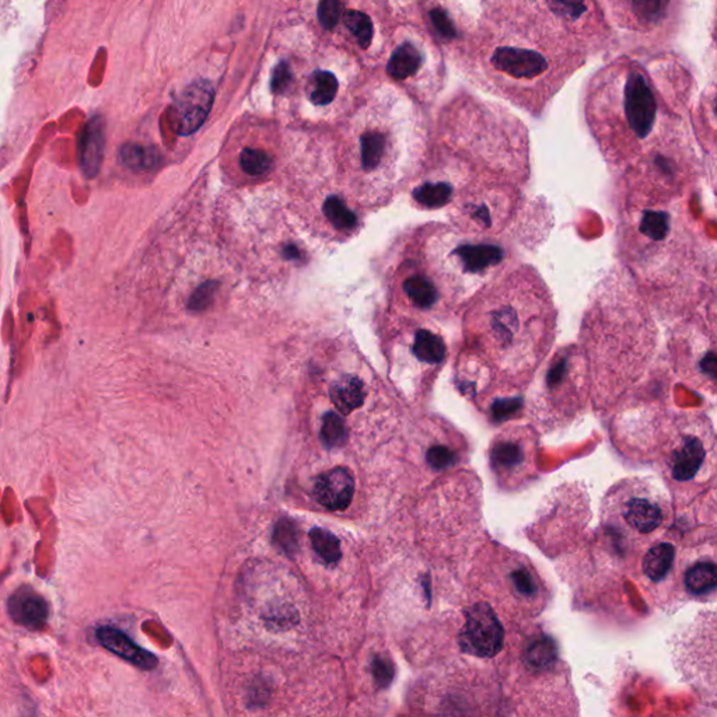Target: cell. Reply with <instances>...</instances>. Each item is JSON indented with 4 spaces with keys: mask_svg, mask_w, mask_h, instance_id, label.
I'll use <instances>...</instances> for the list:
<instances>
[{
    "mask_svg": "<svg viewBox=\"0 0 717 717\" xmlns=\"http://www.w3.org/2000/svg\"><path fill=\"white\" fill-rule=\"evenodd\" d=\"M694 78L673 55H622L593 76L584 115L611 166L627 169L657 144L689 132Z\"/></svg>",
    "mask_w": 717,
    "mask_h": 717,
    "instance_id": "3957f363",
    "label": "cell"
},
{
    "mask_svg": "<svg viewBox=\"0 0 717 717\" xmlns=\"http://www.w3.org/2000/svg\"><path fill=\"white\" fill-rule=\"evenodd\" d=\"M310 538L313 548L326 564H338L342 557L341 544L334 534L326 529H313L310 531Z\"/></svg>",
    "mask_w": 717,
    "mask_h": 717,
    "instance_id": "d4e9b609",
    "label": "cell"
},
{
    "mask_svg": "<svg viewBox=\"0 0 717 717\" xmlns=\"http://www.w3.org/2000/svg\"><path fill=\"white\" fill-rule=\"evenodd\" d=\"M427 461L432 470L445 471L455 467L460 461V455L458 451L451 448L450 446L435 445L427 450Z\"/></svg>",
    "mask_w": 717,
    "mask_h": 717,
    "instance_id": "836d02e7",
    "label": "cell"
},
{
    "mask_svg": "<svg viewBox=\"0 0 717 717\" xmlns=\"http://www.w3.org/2000/svg\"><path fill=\"white\" fill-rule=\"evenodd\" d=\"M521 189L498 185L458 195L450 204L455 229L473 237H496L516 216L523 197Z\"/></svg>",
    "mask_w": 717,
    "mask_h": 717,
    "instance_id": "8992f818",
    "label": "cell"
},
{
    "mask_svg": "<svg viewBox=\"0 0 717 717\" xmlns=\"http://www.w3.org/2000/svg\"><path fill=\"white\" fill-rule=\"evenodd\" d=\"M457 52L475 85L541 115L567 80L607 47L602 0H481Z\"/></svg>",
    "mask_w": 717,
    "mask_h": 717,
    "instance_id": "6da1fadb",
    "label": "cell"
},
{
    "mask_svg": "<svg viewBox=\"0 0 717 717\" xmlns=\"http://www.w3.org/2000/svg\"><path fill=\"white\" fill-rule=\"evenodd\" d=\"M402 290L409 303L420 311H443L451 314L439 289L427 273L417 272L405 278Z\"/></svg>",
    "mask_w": 717,
    "mask_h": 717,
    "instance_id": "ac0fdd59",
    "label": "cell"
},
{
    "mask_svg": "<svg viewBox=\"0 0 717 717\" xmlns=\"http://www.w3.org/2000/svg\"><path fill=\"white\" fill-rule=\"evenodd\" d=\"M341 16L342 5L339 0H321L318 5V20L324 29H334L341 20Z\"/></svg>",
    "mask_w": 717,
    "mask_h": 717,
    "instance_id": "d590c367",
    "label": "cell"
},
{
    "mask_svg": "<svg viewBox=\"0 0 717 717\" xmlns=\"http://www.w3.org/2000/svg\"><path fill=\"white\" fill-rule=\"evenodd\" d=\"M324 215L338 230H352L356 227V215L346 207L341 198L331 197L324 204Z\"/></svg>",
    "mask_w": 717,
    "mask_h": 717,
    "instance_id": "83f0119b",
    "label": "cell"
},
{
    "mask_svg": "<svg viewBox=\"0 0 717 717\" xmlns=\"http://www.w3.org/2000/svg\"><path fill=\"white\" fill-rule=\"evenodd\" d=\"M240 166L243 171L250 176H263L267 174L273 166L272 157L267 152L258 151V149H244L240 156Z\"/></svg>",
    "mask_w": 717,
    "mask_h": 717,
    "instance_id": "4dcf8cb0",
    "label": "cell"
},
{
    "mask_svg": "<svg viewBox=\"0 0 717 717\" xmlns=\"http://www.w3.org/2000/svg\"><path fill=\"white\" fill-rule=\"evenodd\" d=\"M348 433L345 427L344 420L339 415L334 412L326 414L323 419V427H321V440L326 447H341L346 442Z\"/></svg>",
    "mask_w": 717,
    "mask_h": 717,
    "instance_id": "1f68e13d",
    "label": "cell"
},
{
    "mask_svg": "<svg viewBox=\"0 0 717 717\" xmlns=\"http://www.w3.org/2000/svg\"><path fill=\"white\" fill-rule=\"evenodd\" d=\"M14 10L12 7V0H0V34H5L13 23Z\"/></svg>",
    "mask_w": 717,
    "mask_h": 717,
    "instance_id": "ab89813d",
    "label": "cell"
},
{
    "mask_svg": "<svg viewBox=\"0 0 717 717\" xmlns=\"http://www.w3.org/2000/svg\"><path fill=\"white\" fill-rule=\"evenodd\" d=\"M329 395H331V401L338 408L339 412L349 415L352 410L363 405V382L354 376L339 377L338 380L332 382Z\"/></svg>",
    "mask_w": 717,
    "mask_h": 717,
    "instance_id": "ffe728a7",
    "label": "cell"
},
{
    "mask_svg": "<svg viewBox=\"0 0 717 717\" xmlns=\"http://www.w3.org/2000/svg\"><path fill=\"white\" fill-rule=\"evenodd\" d=\"M450 172L414 189L420 207L450 205L471 189L513 185L523 188L529 177V132L520 119L499 104L460 93L446 115Z\"/></svg>",
    "mask_w": 717,
    "mask_h": 717,
    "instance_id": "277c9868",
    "label": "cell"
},
{
    "mask_svg": "<svg viewBox=\"0 0 717 717\" xmlns=\"http://www.w3.org/2000/svg\"><path fill=\"white\" fill-rule=\"evenodd\" d=\"M582 342L599 395L620 394L652 363L656 326L628 276H608L597 289L584 317Z\"/></svg>",
    "mask_w": 717,
    "mask_h": 717,
    "instance_id": "5b68a950",
    "label": "cell"
},
{
    "mask_svg": "<svg viewBox=\"0 0 717 717\" xmlns=\"http://www.w3.org/2000/svg\"><path fill=\"white\" fill-rule=\"evenodd\" d=\"M425 63L420 48L412 42H404L392 52L387 65V72L395 80H407L415 78Z\"/></svg>",
    "mask_w": 717,
    "mask_h": 717,
    "instance_id": "d6986e66",
    "label": "cell"
},
{
    "mask_svg": "<svg viewBox=\"0 0 717 717\" xmlns=\"http://www.w3.org/2000/svg\"><path fill=\"white\" fill-rule=\"evenodd\" d=\"M96 636H97L101 646L118 657L133 664L136 667L142 668V670H152L156 667V656L136 645L128 635L121 630L111 627L98 628Z\"/></svg>",
    "mask_w": 717,
    "mask_h": 717,
    "instance_id": "2e32d148",
    "label": "cell"
},
{
    "mask_svg": "<svg viewBox=\"0 0 717 717\" xmlns=\"http://www.w3.org/2000/svg\"><path fill=\"white\" fill-rule=\"evenodd\" d=\"M610 23L640 35H660L673 29L681 0H602Z\"/></svg>",
    "mask_w": 717,
    "mask_h": 717,
    "instance_id": "9c48e42d",
    "label": "cell"
},
{
    "mask_svg": "<svg viewBox=\"0 0 717 717\" xmlns=\"http://www.w3.org/2000/svg\"><path fill=\"white\" fill-rule=\"evenodd\" d=\"M589 382V366L582 348L567 345L557 349L542 374L536 407L561 417L574 414L586 400Z\"/></svg>",
    "mask_w": 717,
    "mask_h": 717,
    "instance_id": "52a82bcc",
    "label": "cell"
},
{
    "mask_svg": "<svg viewBox=\"0 0 717 717\" xmlns=\"http://www.w3.org/2000/svg\"><path fill=\"white\" fill-rule=\"evenodd\" d=\"M285 255L286 258H293V260H298L299 255L300 254H299L298 248L293 247V245H289V247L285 248Z\"/></svg>",
    "mask_w": 717,
    "mask_h": 717,
    "instance_id": "60d3db41",
    "label": "cell"
},
{
    "mask_svg": "<svg viewBox=\"0 0 717 717\" xmlns=\"http://www.w3.org/2000/svg\"><path fill=\"white\" fill-rule=\"evenodd\" d=\"M622 517L636 533L650 534L663 523L664 511L653 499L632 496L623 504Z\"/></svg>",
    "mask_w": 717,
    "mask_h": 717,
    "instance_id": "e0dca14e",
    "label": "cell"
},
{
    "mask_svg": "<svg viewBox=\"0 0 717 717\" xmlns=\"http://www.w3.org/2000/svg\"><path fill=\"white\" fill-rule=\"evenodd\" d=\"M215 291H216V283H204L201 288L195 290L191 300H189L188 308L194 311L205 310L209 306L210 301L214 300Z\"/></svg>",
    "mask_w": 717,
    "mask_h": 717,
    "instance_id": "8d00e7d4",
    "label": "cell"
},
{
    "mask_svg": "<svg viewBox=\"0 0 717 717\" xmlns=\"http://www.w3.org/2000/svg\"><path fill=\"white\" fill-rule=\"evenodd\" d=\"M372 671H373L374 681L381 688L389 686L392 678H394V667L386 658H374L373 664H372Z\"/></svg>",
    "mask_w": 717,
    "mask_h": 717,
    "instance_id": "74e56055",
    "label": "cell"
},
{
    "mask_svg": "<svg viewBox=\"0 0 717 717\" xmlns=\"http://www.w3.org/2000/svg\"><path fill=\"white\" fill-rule=\"evenodd\" d=\"M674 559H676V548L673 544L661 542L658 546L648 549V554L643 557V574L652 582H661L673 569Z\"/></svg>",
    "mask_w": 717,
    "mask_h": 717,
    "instance_id": "44dd1931",
    "label": "cell"
},
{
    "mask_svg": "<svg viewBox=\"0 0 717 717\" xmlns=\"http://www.w3.org/2000/svg\"><path fill=\"white\" fill-rule=\"evenodd\" d=\"M215 90L207 80H198L185 88L177 106V131L188 136L201 128L214 106Z\"/></svg>",
    "mask_w": 717,
    "mask_h": 717,
    "instance_id": "8fae6325",
    "label": "cell"
},
{
    "mask_svg": "<svg viewBox=\"0 0 717 717\" xmlns=\"http://www.w3.org/2000/svg\"><path fill=\"white\" fill-rule=\"evenodd\" d=\"M344 22L346 27L354 32L359 45L362 48H369L374 32L373 24H372L369 16H366L364 13L356 12V10H349L345 13Z\"/></svg>",
    "mask_w": 717,
    "mask_h": 717,
    "instance_id": "f546056e",
    "label": "cell"
},
{
    "mask_svg": "<svg viewBox=\"0 0 717 717\" xmlns=\"http://www.w3.org/2000/svg\"><path fill=\"white\" fill-rule=\"evenodd\" d=\"M557 311L536 268L520 265L486 283L464 308L463 348L455 366L463 394L514 398L546 362Z\"/></svg>",
    "mask_w": 717,
    "mask_h": 717,
    "instance_id": "7a4b0ae2",
    "label": "cell"
},
{
    "mask_svg": "<svg viewBox=\"0 0 717 717\" xmlns=\"http://www.w3.org/2000/svg\"><path fill=\"white\" fill-rule=\"evenodd\" d=\"M556 646L546 636L534 639L527 648V664L534 670L551 667L552 664L556 661Z\"/></svg>",
    "mask_w": 717,
    "mask_h": 717,
    "instance_id": "cb8c5ba5",
    "label": "cell"
},
{
    "mask_svg": "<svg viewBox=\"0 0 717 717\" xmlns=\"http://www.w3.org/2000/svg\"><path fill=\"white\" fill-rule=\"evenodd\" d=\"M354 493V476L346 468H334L318 476L314 483L313 498L328 510L348 509Z\"/></svg>",
    "mask_w": 717,
    "mask_h": 717,
    "instance_id": "7c38bea8",
    "label": "cell"
},
{
    "mask_svg": "<svg viewBox=\"0 0 717 717\" xmlns=\"http://www.w3.org/2000/svg\"><path fill=\"white\" fill-rule=\"evenodd\" d=\"M716 564L712 561L696 562L684 576L686 592L693 595H705L716 589Z\"/></svg>",
    "mask_w": 717,
    "mask_h": 717,
    "instance_id": "7402d4cb",
    "label": "cell"
},
{
    "mask_svg": "<svg viewBox=\"0 0 717 717\" xmlns=\"http://www.w3.org/2000/svg\"><path fill=\"white\" fill-rule=\"evenodd\" d=\"M519 433L520 430L503 433L493 442L491 447V464L496 473L511 475L526 467L529 448Z\"/></svg>",
    "mask_w": 717,
    "mask_h": 717,
    "instance_id": "9a60e30c",
    "label": "cell"
},
{
    "mask_svg": "<svg viewBox=\"0 0 717 717\" xmlns=\"http://www.w3.org/2000/svg\"><path fill=\"white\" fill-rule=\"evenodd\" d=\"M504 630L488 602H478L465 612L458 635L461 650L473 657L492 658L503 648Z\"/></svg>",
    "mask_w": 717,
    "mask_h": 717,
    "instance_id": "30bf717a",
    "label": "cell"
},
{
    "mask_svg": "<svg viewBox=\"0 0 717 717\" xmlns=\"http://www.w3.org/2000/svg\"><path fill=\"white\" fill-rule=\"evenodd\" d=\"M273 542L286 554L291 555L298 551L299 538L298 529L288 519L279 521L273 529Z\"/></svg>",
    "mask_w": 717,
    "mask_h": 717,
    "instance_id": "e575fe53",
    "label": "cell"
},
{
    "mask_svg": "<svg viewBox=\"0 0 717 717\" xmlns=\"http://www.w3.org/2000/svg\"><path fill=\"white\" fill-rule=\"evenodd\" d=\"M538 579L526 566H519L511 570L510 586L520 599L533 600L539 594Z\"/></svg>",
    "mask_w": 717,
    "mask_h": 717,
    "instance_id": "f1b7e54d",
    "label": "cell"
},
{
    "mask_svg": "<svg viewBox=\"0 0 717 717\" xmlns=\"http://www.w3.org/2000/svg\"><path fill=\"white\" fill-rule=\"evenodd\" d=\"M671 349L674 362L681 374L694 379L702 386H714L716 380V351H714V323L708 326L705 316L681 324L673 336Z\"/></svg>",
    "mask_w": 717,
    "mask_h": 717,
    "instance_id": "ba28073f",
    "label": "cell"
},
{
    "mask_svg": "<svg viewBox=\"0 0 717 717\" xmlns=\"http://www.w3.org/2000/svg\"><path fill=\"white\" fill-rule=\"evenodd\" d=\"M338 91V80L329 72H317L314 75V88L311 101L318 106H326L336 98Z\"/></svg>",
    "mask_w": 717,
    "mask_h": 717,
    "instance_id": "d6a6232c",
    "label": "cell"
},
{
    "mask_svg": "<svg viewBox=\"0 0 717 717\" xmlns=\"http://www.w3.org/2000/svg\"><path fill=\"white\" fill-rule=\"evenodd\" d=\"M10 618L27 630H38L47 625L50 607L41 594L30 587H20L7 602Z\"/></svg>",
    "mask_w": 717,
    "mask_h": 717,
    "instance_id": "5bb4252c",
    "label": "cell"
},
{
    "mask_svg": "<svg viewBox=\"0 0 717 717\" xmlns=\"http://www.w3.org/2000/svg\"><path fill=\"white\" fill-rule=\"evenodd\" d=\"M387 139L380 132H369L362 136V163L366 170L376 169L386 153Z\"/></svg>",
    "mask_w": 717,
    "mask_h": 717,
    "instance_id": "484cf974",
    "label": "cell"
},
{
    "mask_svg": "<svg viewBox=\"0 0 717 717\" xmlns=\"http://www.w3.org/2000/svg\"><path fill=\"white\" fill-rule=\"evenodd\" d=\"M121 159L132 170H151L161 161L154 149L143 148L139 144H125L121 151Z\"/></svg>",
    "mask_w": 717,
    "mask_h": 717,
    "instance_id": "4316f807",
    "label": "cell"
},
{
    "mask_svg": "<svg viewBox=\"0 0 717 717\" xmlns=\"http://www.w3.org/2000/svg\"><path fill=\"white\" fill-rule=\"evenodd\" d=\"M291 78H293V76H291L290 68H289L288 63H279L275 70H273L272 82H271V87H272L273 93H282V91H285L286 88L289 87V85H290Z\"/></svg>",
    "mask_w": 717,
    "mask_h": 717,
    "instance_id": "f35d334b",
    "label": "cell"
},
{
    "mask_svg": "<svg viewBox=\"0 0 717 717\" xmlns=\"http://www.w3.org/2000/svg\"><path fill=\"white\" fill-rule=\"evenodd\" d=\"M104 141L100 128H91L86 135L80 153V166L87 179H95L103 161Z\"/></svg>",
    "mask_w": 717,
    "mask_h": 717,
    "instance_id": "603a6c76",
    "label": "cell"
},
{
    "mask_svg": "<svg viewBox=\"0 0 717 717\" xmlns=\"http://www.w3.org/2000/svg\"><path fill=\"white\" fill-rule=\"evenodd\" d=\"M706 460V446L694 433H684L668 460L671 476L678 483H688L698 475Z\"/></svg>",
    "mask_w": 717,
    "mask_h": 717,
    "instance_id": "4fadbf2b",
    "label": "cell"
}]
</instances>
